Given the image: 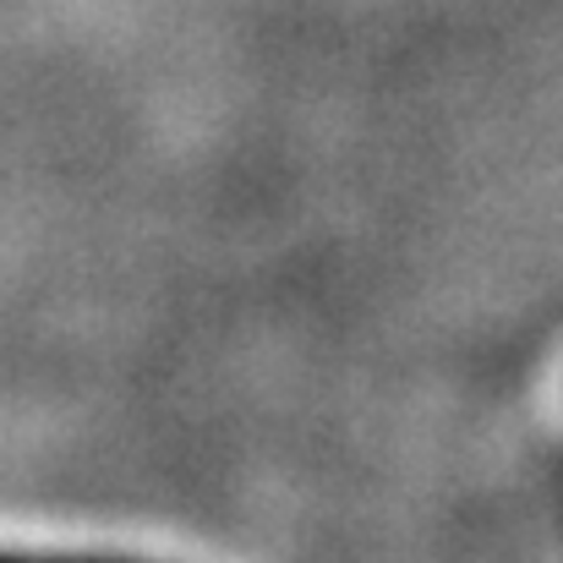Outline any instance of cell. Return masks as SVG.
<instances>
[{
  "label": "cell",
  "instance_id": "1",
  "mask_svg": "<svg viewBox=\"0 0 563 563\" xmlns=\"http://www.w3.org/2000/svg\"><path fill=\"white\" fill-rule=\"evenodd\" d=\"M0 563H126V559H93V553H27V548H0Z\"/></svg>",
  "mask_w": 563,
  "mask_h": 563
}]
</instances>
